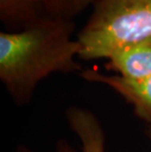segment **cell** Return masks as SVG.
I'll list each match as a JSON object with an SVG mask.
<instances>
[{"label":"cell","mask_w":151,"mask_h":152,"mask_svg":"<svg viewBox=\"0 0 151 152\" xmlns=\"http://www.w3.org/2000/svg\"><path fill=\"white\" fill-rule=\"evenodd\" d=\"M151 134V127H147L146 128V134Z\"/></svg>","instance_id":"cell-9"},{"label":"cell","mask_w":151,"mask_h":152,"mask_svg":"<svg viewBox=\"0 0 151 152\" xmlns=\"http://www.w3.org/2000/svg\"><path fill=\"white\" fill-rule=\"evenodd\" d=\"M48 17L45 0H0V20L10 31H19Z\"/></svg>","instance_id":"cell-6"},{"label":"cell","mask_w":151,"mask_h":152,"mask_svg":"<svg viewBox=\"0 0 151 152\" xmlns=\"http://www.w3.org/2000/svg\"><path fill=\"white\" fill-rule=\"evenodd\" d=\"M65 117L70 130L81 141L82 152H106L103 128L92 112L72 106L66 110Z\"/></svg>","instance_id":"cell-5"},{"label":"cell","mask_w":151,"mask_h":152,"mask_svg":"<svg viewBox=\"0 0 151 152\" xmlns=\"http://www.w3.org/2000/svg\"><path fill=\"white\" fill-rule=\"evenodd\" d=\"M151 37V0H96L77 37L82 60L108 59L115 51Z\"/></svg>","instance_id":"cell-2"},{"label":"cell","mask_w":151,"mask_h":152,"mask_svg":"<svg viewBox=\"0 0 151 152\" xmlns=\"http://www.w3.org/2000/svg\"><path fill=\"white\" fill-rule=\"evenodd\" d=\"M73 21L46 17L19 31L0 33V80L18 106L28 105L37 86L55 73L83 71Z\"/></svg>","instance_id":"cell-1"},{"label":"cell","mask_w":151,"mask_h":152,"mask_svg":"<svg viewBox=\"0 0 151 152\" xmlns=\"http://www.w3.org/2000/svg\"><path fill=\"white\" fill-rule=\"evenodd\" d=\"M89 83L107 86L133 106V113L147 127H151V77L144 80H130L119 75H105L90 69L79 74Z\"/></svg>","instance_id":"cell-3"},{"label":"cell","mask_w":151,"mask_h":152,"mask_svg":"<svg viewBox=\"0 0 151 152\" xmlns=\"http://www.w3.org/2000/svg\"><path fill=\"white\" fill-rule=\"evenodd\" d=\"M147 137H148L150 140H151V134H147Z\"/></svg>","instance_id":"cell-10"},{"label":"cell","mask_w":151,"mask_h":152,"mask_svg":"<svg viewBox=\"0 0 151 152\" xmlns=\"http://www.w3.org/2000/svg\"><path fill=\"white\" fill-rule=\"evenodd\" d=\"M105 68L130 80L150 77L151 37L115 51L109 56Z\"/></svg>","instance_id":"cell-4"},{"label":"cell","mask_w":151,"mask_h":152,"mask_svg":"<svg viewBox=\"0 0 151 152\" xmlns=\"http://www.w3.org/2000/svg\"><path fill=\"white\" fill-rule=\"evenodd\" d=\"M16 152H34V151L30 149L28 147H27L26 145L20 144L17 147ZM55 152H82V151H79L78 149H76L68 140H59L56 143Z\"/></svg>","instance_id":"cell-8"},{"label":"cell","mask_w":151,"mask_h":152,"mask_svg":"<svg viewBox=\"0 0 151 152\" xmlns=\"http://www.w3.org/2000/svg\"><path fill=\"white\" fill-rule=\"evenodd\" d=\"M96 0H45L48 17L60 20L73 19L92 6Z\"/></svg>","instance_id":"cell-7"}]
</instances>
